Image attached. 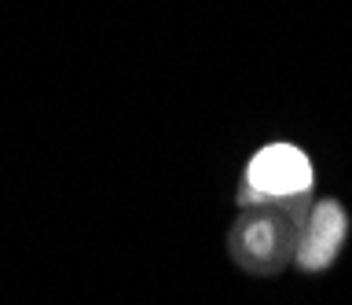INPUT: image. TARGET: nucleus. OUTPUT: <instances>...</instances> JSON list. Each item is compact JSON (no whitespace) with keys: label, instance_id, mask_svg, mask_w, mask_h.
I'll return each mask as SVG.
<instances>
[{"label":"nucleus","instance_id":"nucleus-1","mask_svg":"<svg viewBox=\"0 0 352 305\" xmlns=\"http://www.w3.org/2000/svg\"><path fill=\"white\" fill-rule=\"evenodd\" d=\"M246 195L250 199H283V195H305L312 188V162L294 144H268L250 158L246 169Z\"/></svg>","mask_w":352,"mask_h":305},{"label":"nucleus","instance_id":"nucleus-2","mask_svg":"<svg viewBox=\"0 0 352 305\" xmlns=\"http://www.w3.org/2000/svg\"><path fill=\"white\" fill-rule=\"evenodd\" d=\"M345 232H349V217H345V210H341V202L323 199L312 210L308 232L301 239V250H297V265L308 269V272L327 269L330 261L338 257L341 243H345Z\"/></svg>","mask_w":352,"mask_h":305},{"label":"nucleus","instance_id":"nucleus-3","mask_svg":"<svg viewBox=\"0 0 352 305\" xmlns=\"http://www.w3.org/2000/svg\"><path fill=\"white\" fill-rule=\"evenodd\" d=\"M272 224L268 221H264V224H253L250 228V232H246V246H253V250H257V254H268V250H272Z\"/></svg>","mask_w":352,"mask_h":305}]
</instances>
